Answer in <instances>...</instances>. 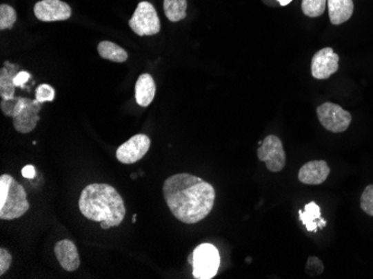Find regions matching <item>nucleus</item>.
I'll return each mask as SVG.
<instances>
[{
  "instance_id": "obj_1",
  "label": "nucleus",
  "mask_w": 373,
  "mask_h": 279,
  "mask_svg": "<svg viewBox=\"0 0 373 279\" xmlns=\"http://www.w3.org/2000/svg\"><path fill=\"white\" fill-rule=\"evenodd\" d=\"M163 197L169 210L183 224H197L206 219L214 204L212 185L194 175L177 174L165 179Z\"/></svg>"
},
{
  "instance_id": "obj_2",
  "label": "nucleus",
  "mask_w": 373,
  "mask_h": 279,
  "mask_svg": "<svg viewBox=\"0 0 373 279\" xmlns=\"http://www.w3.org/2000/svg\"><path fill=\"white\" fill-rule=\"evenodd\" d=\"M79 208L85 219L101 223L103 230L120 226L125 217L123 199L106 183H92L83 189Z\"/></svg>"
},
{
  "instance_id": "obj_3",
  "label": "nucleus",
  "mask_w": 373,
  "mask_h": 279,
  "mask_svg": "<svg viewBox=\"0 0 373 279\" xmlns=\"http://www.w3.org/2000/svg\"><path fill=\"white\" fill-rule=\"evenodd\" d=\"M30 210L24 187L10 175L0 177V219L14 221L21 219Z\"/></svg>"
},
{
  "instance_id": "obj_4",
  "label": "nucleus",
  "mask_w": 373,
  "mask_h": 279,
  "mask_svg": "<svg viewBox=\"0 0 373 279\" xmlns=\"http://www.w3.org/2000/svg\"><path fill=\"white\" fill-rule=\"evenodd\" d=\"M221 266V255L212 244H201L192 253L194 278L212 279Z\"/></svg>"
},
{
  "instance_id": "obj_5",
  "label": "nucleus",
  "mask_w": 373,
  "mask_h": 279,
  "mask_svg": "<svg viewBox=\"0 0 373 279\" xmlns=\"http://www.w3.org/2000/svg\"><path fill=\"white\" fill-rule=\"evenodd\" d=\"M130 28L139 36H153L161 30L159 16L152 3L141 1L129 21Z\"/></svg>"
},
{
  "instance_id": "obj_6",
  "label": "nucleus",
  "mask_w": 373,
  "mask_h": 279,
  "mask_svg": "<svg viewBox=\"0 0 373 279\" xmlns=\"http://www.w3.org/2000/svg\"><path fill=\"white\" fill-rule=\"evenodd\" d=\"M316 113L324 129L335 134L347 131L352 122L351 113L333 102H324L319 106Z\"/></svg>"
},
{
  "instance_id": "obj_7",
  "label": "nucleus",
  "mask_w": 373,
  "mask_h": 279,
  "mask_svg": "<svg viewBox=\"0 0 373 279\" xmlns=\"http://www.w3.org/2000/svg\"><path fill=\"white\" fill-rule=\"evenodd\" d=\"M257 156L261 161L266 164L270 172H279L285 167L286 155L282 140L275 135H270L263 140L257 150Z\"/></svg>"
},
{
  "instance_id": "obj_8",
  "label": "nucleus",
  "mask_w": 373,
  "mask_h": 279,
  "mask_svg": "<svg viewBox=\"0 0 373 279\" xmlns=\"http://www.w3.org/2000/svg\"><path fill=\"white\" fill-rule=\"evenodd\" d=\"M150 146L151 140L147 135H134L119 147L117 158L120 163L131 165L141 160L150 149Z\"/></svg>"
},
{
  "instance_id": "obj_9",
  "label": "nucleus",
  "mask_w": 373,
  "mask_h": 279,
  "mask_svg": "<svg viewBox=\"0 0 373 279\" xmlns=\"http://www.w3.org/2000/svg\"><path fill=\"white\" fill-rule=\"evenodd\" d=\"M338 54L331 47H326L323 49L319 50L312 58L311 73L312 76L316 79H327L334 75L339 69Z\"/></svg>"
},
{
  "instance_id": "obj_10",
  "label": "nucleus",
  "mask_w": 373,
  "mask_h": 279,
  "mask_svg": "<svg viewBox=\"0 0 373 279\" xmlns=\"http://www.w3.org/2000/svg\"><path fill=\"white\" fill-rule=\"evenodd\" d=\"M34 14L41 21H64L72 16V8L62 0H41L34 7Z\"/></svg>"
},
{
  "instance_id": "obj_11",
  "label": "nucleus",
  "mask_w": 373,
  "mask_h": 279,
  "mask_svg": "<svg viewBox=\"0 0 373 279\" xmlns=\"http://www.w3.org/2000/svg\"><path fill=\"white\" fill-rule=\"evenodd\" d=\"M41 108V102H37L36 99L28 98L24 109L21 111V113H18L17 116L12 118L14 129L21 134H28L34 131L37 126V122L41 120L39 117Z\"/></svg>"
},
{
  "instance_id": "obj_12",
  "label": "nucleus",
  "mask_w": 373,
  "mask_h": 279,
  "mask_svg": "<svg viewBox=\"0 0 373 279\" xmlns=\"http://www.w3.org/2000/svg\"><path fill=\"white\" fill-rule=\"evenodd\" d=\"M330 167L324 160H312L299 172V181L305 185H321L327 179Z\"/></svg>"
},
{
  "instance_id": "obj_13",
  "label": "nucleus",
  "mask_w": 373,
  "mask_h": 279,
  "mask_svg": "<svg viewBox=\"0 0 373 279\" xmlns=\"http://www.w3.org/2000/svg\"><path fill=\"white\" fill-rule=\"evenodd\" d=\"M56 258L61 267L66 271H75L80 267L81 260L79 250L70 239H63L55 245Z\"/></svg>"
},
{
  "instance_id": "obj_14",
  "label": "nucleus",
  "mask_w": 373,
  "mask_h": 279,
  "mask_svg": "<svg viewBox=\"0 0 373 279\" xmlns=\"http://www.w3.org/2000/svg\"><path fill=\"white\" fill-rule=\"evenodd\" d=\"M156 96V82L150 74H143L135 84V100L139 106L148 107Z\"/></svg>"
},
{
  "instance_id": "obj_15",
  "label": "nucleus",
  "mask_w": 373,
  "mask_h": 279,
  "mask_svg": "<svg viewBox=\"0 0 373 279\" xmlns=\"http://www.w3.org/2000/svg\"><path fill=\"white\" fill-rule=\"evenodd\" d=\"M330 21L333 25H341L352 17L354 10L353 0H327Z\"/></svg>"
},
{
  "instance_id": "obj_16",
  "label": "nucleus",
  "mask_w": 373,
  "mask_h": 279,
  "mask_svg": "<svg viewBox=\"0 0 373 279\" xmlns=\"http://www.w3.org/2000/svg\"><path fill=\"white\" fill-rule=\"evenodd\" d=\"M18 71V66L6 61L0 70V96L3 99L15 98V77Z\"/></svg>"
},
{
  "instance_id": "obj_17",
  "label": "nucleus",
  "mask_w": 373,
  "mask_h": 279,
  "mask_svg": "<svg viewBox=\"0 0 373 279\" xmlns=\"http://www.w3.org/2000/svg\"><path fill=\"white\" fill-rule=\"evenodd\" d=\"M300 221L306 227V230L311 233H316L319 228H324L326 226V221L321 216V208L316 203L311 201L306 205L304 210H300Z\"/></svg>"
},
{
  "instance_id": "obj_18",
  "label": "nucleus",
  "mask_w": 373,
  "mask_h": 279,
  "mask_svg": "<svg viewBox=\"0 0 373 279\" xmlns=\"http://www.w3.org/2000/svg\"><path fill=\"white\" fill-rule=\"evenodd\" d=\"M97 53L102 58L114 63H124L129 57L122 47L111 41H101L100 44L97 45Z\"/></svg>"
},
{
  "instance_id": "obj_19",
  "label": "nucleus",
  "mask_w": 373,
  "mask_h": 279,
  "mask_svg": "<svg viewBox=\"0 0 373 279\" xmlns=\"http://www.w3.org/2000/svg\"><path fill=\"white\" fill-rule=\"evenodd\" d=\"M163 10L169 21L178 23L187 17V0H165Z\"/></svg>"
},
{
  "instance_id": "obj_20",
  "label": "nucleus",
  "mask_w": 373,
  "mask_h": 279,
  "mask_svg": "<svg viewBox=\"0 0 373 279\" xmlns=\"http://www.w3.org/2000/svg\"><path fill=\"white\" fill-rule=\"evenodd\" d=\"M28 98H23V97H15L12 99H3L0 102V108L3 111V115L7 117L17 116L18 113L24 109L26 106Z\"/></svg>"
},
{
  "instance_id": "obj_21",
  "label": "nucleus",
  "mask_w": 373,
  "mask_h": 279,
  "mask_svg": "<svg viewBox=\"0 0 373 279\" xmlns=\"http://www.w3.org/2000/svg\"><path fill=\"white\" fill-rule=\"evenodd\" d=\"M327 0H302V12L308 17H320L325 12Z\"/></svg>"
},
{
  "instance_id": "obj_22",
  "label": "nucleus",
  "mask_w": 373,
  "mask_h": 279,
  "mask_svg": "<svg viewBox=\"0 0 373 279\" xmlns=\"http://www.w3.org/2000/svg\"><path fill=\"white\" fill-rule=\"evenodd\" d=\"M17 21V14L12 6L3 3L0 6V30H10Z\"/></svg>"
},
{
  "instance_id": "obj_23",
  "label": "nucleus",
  "mask_w": 373,
  "mask_h": 279,
  "mask_svg": "<svg viewBox=\"0 0 373 279\" xmlns=\"http://www.w3.org/2000/svg\"><path fill=\"white\" fill-rule=\"evenodd\" d=\"M361 210L369 216H373V185L365 187L360 199Z\"/></svg>"
},
{
  "instance_id": "obj_24",
  "label": "nucleus",
  "mask_w": 373,
  "mask_h": 279,
  "mask_svg": "<svg viewBox=\"0 0 373 279\" xmlns=\"http://www.w3.org/2000/svg\"><path fill=\"white\" fill-rule=\"evenodd\" d=\"M54 98H55V89L50 85H41L36 89L35 99L41 104L46 102H53Z\"/></svg>"
},
{
  "instance_id": "obj_25",
  "label": "nucleus",
  "mask_w": 373,
  "mask_h": 279,
  "mask_svg": "<svg viewBox=\"0 0 373 279\" xmlns=\"http://www.w3.org/2000/svg\"><path fill=\"white\" fill-rule=\"evenodd\" d=\"M324 266L323 263L321 262L318 257H310L306 265V274L310 276H319L323 273Z\"/></svg>"
},
{
  "instance_id": "obj_26",
  "label": "nucleus",
  "mask_w": 373,
  "mask_h": 279,
  "mask_svg": "<svg viewBox=\"0 0 373 279\" xmlns=\"http://www.w3.org/2000/svg\"><path fill=\"white\" fill-rule=\"evenodd\" d=\"M12 257L9 254L8 250L5 248L0 249V275L3 276V274L8 271L10 265H12Z\"/></svg>"
},
{
  "instance_id": "obj_27",
  "label": "nucleus",
  "mask_w": 373,
  "mask_h": 279,
  "mask_svg": "<svg viewBox=\"0 0 373 279\" xmlns=\"http://www.w3.org/2000/svg\"><path fill=\"white\" fill-rule=\"evenodd\" d=\"M30 73H27V71H19L15 77L16 87H24V85L30 80Z\"/></svg>"
},
{
  "instance_id": "obj_28",
  "label": "nucleus",
  "mask_w": 373,
  "mask_h": 279,
  "mask_svg": "<svg viewBox=\"0 0 373 279\" xmlns=\"http://www.w3.org/2000/svg\"><path fill=\"white\" fill-rule=\"evenodd\" d=\"M21 175H23V177L27 178V179H32L36 176L35 167L32 166V165H27L21 170Z\"/></svg>"
},
{
  "instance_id": "obj_29",
  "label": "nucleus",
  "mask_w": 373,
  "mask_h": 279,
  "mask_svg": "<svg viewBox=\"0 0 373 279\" xmlns=\"http://www.w3.org/2000/svg\"><path fill=\"white\" fill-rule=\"evenodd\" d=\"M281 6H288V3H291L293 0H277Z\"/></svg>"
}]
</instances>
